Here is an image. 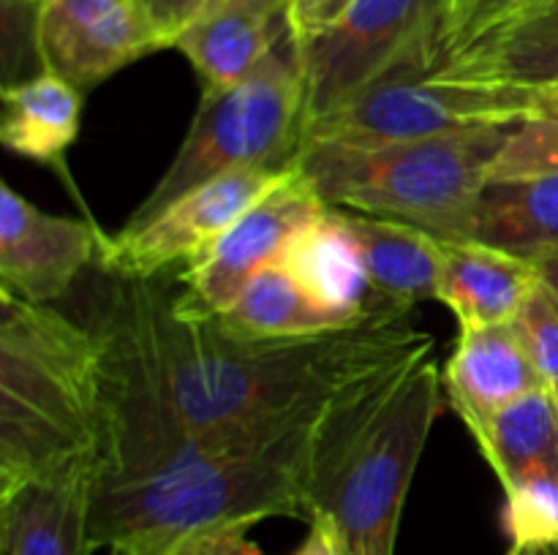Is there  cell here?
Returning <instances> with one entry per match:
<instances>
[{"label": "cell", "mask_w": 558, "mask_h": 555, "mask_svg": "<svg viewBox=\"0 0 558 555\" xmlns=\"http://www.w3.org/2000/svg\"><path fill=\"white\" fill-rule=\"evenodd\" d=\"M278 264L327 308L357 316L390 313L376 303L357 243L349 234L341 212L332 207L294 234Z\"/></svg>", "instance_id": "ffe728a7"}, {"label": "cell", "mask_w": 558, "mask_h": 555, "mask_svg": "<svg viewBox=\"0 0 558 555\" xmlns=\"http://www.w3.org/2000/svg\"><path fill=\"white\" fill-rule=\"evenodd\" d=\"M129 555H262V550L248 539V526H229L191 533L178 542L163 544V547Z\"/></svg>", "instance_id": "83f0119b"}, {"label": "cell", "mask_w": 558, "mask_h": 555, "mask_svg": "<svg viewBox=\"0 0 558 555\" xmlns=\"http://www.w3.org/2000/svg\"><path fill=\"white\" fill-rule=\"evenodd\" d=\"M452 243H477L537 261L558 250V174L488 183Z\"/></svg>", "instance_id": "ac0fdd59"}, {"label": "cell", "mask_w": 558, "mask_h": 555, "mask_svg": "<svg viewBox=\"0 0 558 555\" xmlns=\"http://www.w3.org/2000/svg\"><path fill=\"white\" fill-rule=\"evenodd\" d=\"M447 0H354L347 14L294 47L308 92L305 123L392 76L439 63Z\"/></svg>", "instance_id": "ba28073f"}, {"label": "cell", "mask_w": 558, "mask_h": 555, "mask_svg": "<svg viewBox=\"0 0 558 555\" xmlns=\"http://www.w3.org/2000/svg\"><path fill=\"white\" fill-rule=\"evenodd\" d=\"M534 98L537 118H558V82L543 87H529Z\"/></svg>", "instance_id": "1f68e13d"}, {"label": "cell", "mask_w": 558, "mask_h": 555, "mask_svg": "<svg viewBox=\"0 0 558 555\" xmlns=\"http://www.w3.org/2000/svg\"><path fill=\"white\" fill-rule=\"evenodd\" d=\"M507 555H558V553L548 547H521V544H512Z\"/></svg>", "instance_id": "836d02e7"}, {"label": "cell", "mask_w": 558, "mask_h": 555, "mask_svg": "<svg viewBox=\"0 0 558 555\" xmlns=\"http://www.w3.org/2000/svg\"><path fill=\"white\" fill-rule=\"evenodd\" d=\"M229 3H238V0H145L153 22H156L163 41H167V49L183 27H189L191 22L199 20V16L210 14V11L216 9H223V5Z\"/></svg>", "instance_id": "f546056e"}, {"label": "cell", "mask_w": 558, "mask_h": 555, "mask_svg": "<svg viewBox=\"0 0 558 555\" xmlns=\"http://www.w3.org/2000/svg\"><path fill=\"white\" fill-rule=\"evenodd\" d=\"M289 169H240L221 174L180 196L145 226L134 232L120 229L112 239H107L98 261L114 278L134 281H153L174 261L191 264Z\"/></svg>", "instance_id": "8fae6325"}, {"label": "cell", "mask_w": 558, "mask_h": 555, "mask_svg": "<svg viewBox=\"0 0 558 555\" xmlns=\"http://www.w3.org/2000/svg\"><path fill=\"white\" fill-rule=\"evenodd\" d=\"M537 118L529 87H485L436 74L392 76L303 125L308 147H385Z\"/></svg>", "instance_id": "52a82bcc"}, {"label": "cell", "mask_w": 558, "mask_h": 555, "mask_svg": "<svg viewBox=\"0 0 558 555\" xmlns=\"http://www.w3.org/2000/svg\"><path fill=\"white\" fill-rule=\"evenodd\" d=\"M338 212L357 243L368 286L381 308L409 313L417 303L436 299L445 259L439 237L390 218Z\"/></svg>", "instance_id": "e0dca14e"}, {"label": "cell", "mask_w": 558, "mask_h": 555, "mask_svg": "<svg viewBox=\"0 0 558 555\" xmlns=\"http://www.w3.org/2000/svg\"><path fill=\"white\" fill-rule=\"evenodd\" d=\"M96 466L0 484V555H90Z\"/></svg>", "instance_id": "4fadbf2b"}, {"label": "cell", "mask_w": 558, "mask_h": 555, "mask_svg": "<svg viewBox=\"0 0 558 555\" xmlns=\"http://www.w3.org/2000/svg\"><path fill=\"white\" fill-rule=\"evenodd\" d=\"M545 390L558 403V297L537 281L512 319Z\"/></svg>", "instance_id": "484cf974"}, {"label": "cell", "mask_w": 558, "mask_h": 555, "mask_svg": "<svg viewBox=\"0 0 558 555\" xmlns=\"http://www.w3.org/2000/svg\"><path fill=\"white\" fill-rule=\"evenodd\" d=\"M505 526L512 544L558 550V479H537L510 490Z\"/></svg>", "instance_id": "d4e9b609"}, {"label": "cell", "mask_w": 558, "mask_h": 555, "mask_svg": "<svg viewBox=\"0 0 558 555\" xmlns=\"http://www.w3.org/2000/svg\"><path fill=\"white\" fill-rule=\"evenodd\" d=\"M107 234L93 221L52 215L0 185V288L36 305L69 292L90 261L101 259Z\"/></svg>", "instance_id": "7c38bea8"}, {"label": "cell", "mask_w": 558, "mask_h": 555, "mask_svg": "<svg viewBox=\"0 0 558 555\" xmlns=\"http://www.w3.org/2000/svg\"><path fill=\"white\" fill-rule=\"evenodd\" d=\"M305 107L308 92L303 71L292 38H287L240 85L221 92H202L199 109L178 156L131 212L123 232L145 226L180 196L221 174L294 166L303 139Z\"/></svg>", "instance_id": "8992f818"}, {"label": "cell", "mask_w": 558, "mask_h": 555, "mask_svg": "<svg viewBox=\"0 0 558 555\" xmlns=\"http://www.w3.org/2000/svg\"><path fill=\"white\" fill-rule=\"evenodd\" d=\"M534 270H537V278L543 286H548L550 292L558 297V250L556 254L543 256V259L534 261Z\"/></svg>", "instance_id": "d6a6232c"}, {"label": "cell", "mask_w": 558, "mask_h": 555, "mask_svg": "<svg viewBox=\"0 0 558 555\" xmlns=\"http://www.w3.org/2000/svg\"><path fill=\"white\" fill-rule=\"evenodd\" d=\"M287 38V0H238L183 27L169 49L194 65L202 92H221L254 74Z\"/></svg>", "instance_id": "9a60e30c"}, {"label": "cell", "mask_w": 558, "mask_h": 555, "mask_svg": "<svg viewBox=\"0 0 558 555\" xmlns=\"http://www.w3.org/2000/svg\"><path fill=\"white\" fill-rule=\"evenodd\" d=\"M441 248L445 259L436 299L456 313L461 326L512 321L539 281L532 261L505 250L452 239H441Z\"/></svg>", "instance_id": "d6986e66"}, {"label": "cell", "mask_w": 558, "mask_h": 555, "mask_svg": "<svg viewBox=\"0 0 558 555\" xmlns=\"http://www.w3.org/2000/svg\"><path fill=\"white\" fill-rule=\"evenodd\" d=\"M505 493L537 479H558V403L537 390L510 403L474 433Z\"/></svg>", "instance_id": "603a6c76"}, {"label": "cell", "mask_w": 558, "mask_h": 555, "mask_svg": "<svg viewBox=\"0 0 558 555\" xmlns=\"http://www.w3.org/2000/svg\"><path fill=\"white\" fill-rule=\"evenodd\" d=\"M98 335L0 288V484L96 466Z\"/></svg>", "instance_id": "3957f363"}, {"label": "cell", "mask_w": 558, "mask_h": 555, "mask_svg": "<svg viewBox=\"0 0 558 555\" xmlns=\"http://www.w3.org/2000/svg\"><path fill=\"white\" fill-rule=\"evenodd\" d=\"M458 3V0H447V14H450V9H452V5H456ZM447 14H445V20H447ZM441 30H445V27H441Z\"/></svg>", "instance_id": "e575fe53"}, {"label": "cell", "mask_w": 558, "mask_h": 555, "mask_svg": "<svg viewBox=\"0 0 558 555\" xmlns=\"http://www.w3.org/2000/svg\"><path fill=\"white\" fill-rule=\"evenodd\" d=\"M311 531H308V539H305L303 544H300L298 553L292 555H341V550H338V542H336V533H332V528L327 526L325 520H311L308 522Z\"/></svg>", "instance_id": "4dcf8cb0"}, {"label": "cell", "mask_w": 558, "mask_h": 555, "mask_svg": "<svg viewBox=\"0 0 558 555\" xmlns=\"http://www.w3.org/2000/svg\"><path fill=\"white\" fill-rule=\"evenodd\" d=\"M352 3L354 0H287L289 36L294 47H303L330 30Z\"/></svg>", "instance_id": "f1b7e54d"}, {"label": "cell", "mask_w": 558, "mask_h": 555, "mask_svg": "<svg viewBox=\"0 0 558 555\" xmlns=\"http://www.w3.org/2000/svg\"><path fill=\"white\" fill-rule=\"evenodd\" d=\"M158 348L191 439L300 411L360 375L430 346L409 313H379L349 330L294 337H240L213 313L161 292Z\"/></svg>", "instance_id": "6da1fadb"}, {"label": "cell", "mask_w": 558, "mask_h": 555, "mask_svg": "<svg viewBox=\"0 0 558 555\" xmlns=\"http://www.w3.org/2000/svg\"><path fill=\"white\" fill-rule=\"evenodd\" d=\"M512 128L385 147H308L300 150L298 166L332 210L390 218L456 239Z\"/></svg>", "instance_id": "5b68a950"}, {"label": "cell", "mask_w": 558, "mask_h": 555, "mask_svg": "<svg viewBox=\"0 0 558 555\" xmlns=\"http://www.w3.org/2000/svg\"><path fill=\"white\" fill-rule=\"evenodd\" d=\"M327 210L322 196L294 163L259 201L248 207L205 254L180 275L185 305L202 313H223L251 278L276 264L300 229Z\"/></svg>", "instance_id": "9c48e42d"}, {"label": "cell", "mask_w": 558, "mask_h": 555, "mask_svg": "<svg viewBox=\"0 0 558 555\" xmlns=\"http://www.w3.org/2000/svg\"><path fill=\"white\" fill-rule=\"evenodd\" d=\"M374 316L379 313L357 316L327 308L276 261L256 272L240 297L223 313H216V319L223 330L240 337H294L349 330Z\"/></svg>", "instance_id": "7402d4cb"}, {"label": "cell", "mask_w": 558, "mask_h": 555, "mask_svg": "<svg viewBox=\"0 0 558 555\" xmlns=\"http://www.w3.org/2000/svg\"><path fill=\"white\" fill-rule=\"evenodd\" d=\"M430 74L485 87L554 85L558 82V0H537L447 54Z\"/></svg>", "instance_id": "2e32d148"}, {"label": "cell", "mask_w": 558, "mask_h": 555, "mask_svg": "<svg viewBox=\"0 0 558 555\" xmlns=\"http://www.w3.org/2000/svg\"><path fill=\"white\" fill-rule=\"evenodd\" d=\"M445 375L434 343L365 373L338 395L305 511L341 555H396L414 471L439 414Z\"/></svg>", "instance_id": "7a4b0ae2"}, {"label": "cell", "mask_w": 558, "mask_h": 555, "mask_svg": "<svg viewBox=\"0 0 558 555\" xmlns=\"http://www.w3.org/2000/svg\"><path fill=\"white\" fill-rule=\"evenodd\" d=\"M82 90L63 82L60 76L41 74L22 82H5L3 118H0V141L14 156L47 163L69 183V147L80 134Z\"/></svg>", "instance_id": "44dd1931"}, {"label": "cell", "mask_w": 558, "mask_h": 555, "mask_svg": "<svg viewBox=\"0 0 558 555\" xmlns=\"http://www.w3.org/2000/svg\"><path fill=\"white\" fill-rule=\"evenodd\" d=\"M558 174V118L518 123L490 163L488 183Z\"/></svg>", "instance_id": "cb8c5ba5"}, {"label": "cell", "mask_w": 558, "mask_h": 555, "mask_svg": "<svg viewBox=\"0 0 558 555\" xmlns=\"http://www.w3.org/2000/svg\"><path fill=\"white\" fill-rule=\"evenodd\" d=\"M537 0H458L450 9V14H447L445 30H441L439 63L450 52L461 49L463 44L494 30L496 25L512 20V16L521 14V11H526Z\"/></svg>", "instance_id": "4316f807"}, {"label": "cell", "mask_w": 558, "mask_h": 555, "mask_svg": "<svg viewBox=\"0 0 558 555\" xmlns=\"http://www.w3.org/2000/svg\"><path fill=\"white\" fill-rule=\"evenodd\" d=\"M33 49L41 71L85 92L167 41L145 0H41Z\"/></svg>", "instance_id": "30bf717a"}, {"label": "cell", "mask_w": 558, "mask_h": 555, "mask_svg": "<svg viewBox=\"0 0 558 555\" xmlns=\"http://www.w3.org/2000/svg\"><path fill=\"white\" fill-rule=\"evenodd\" d=\"M16 3H25V5H38L41 0H16Z\"/></svg>", "instance_id": "d590c367"}, {"label": "cell", "mask_w": 558, "mask_h": 555, "mask_svg": "<svg viewBox=\"0 0 558 555\" xmlns=\"http://www.w3.org/2000/svg\"><path fill=\"white\" fill-rule=\"evenodd\" d=\"M441 375H445L450 406L472 435L501 408L545 390L512 321L461 326V335Z\"/></svg>", "instance_id": "5bb4252c"}, {"label": "cell", "mask_w": 558, "mask_h": 555, "mask_svg": "<svg viewBox=\"0 0 558 555\" xmlns=\"http://www.w3.org/2000/svg\"><path fill=\"white\" fill-rule=\"evenodd\" d=\"M153 281L118 278L98 335V446L93 493L134 488L185 462L194 439L180 419L161 348Z\"/></svg>", "instance_id": "277c9868"}]
</instances>
